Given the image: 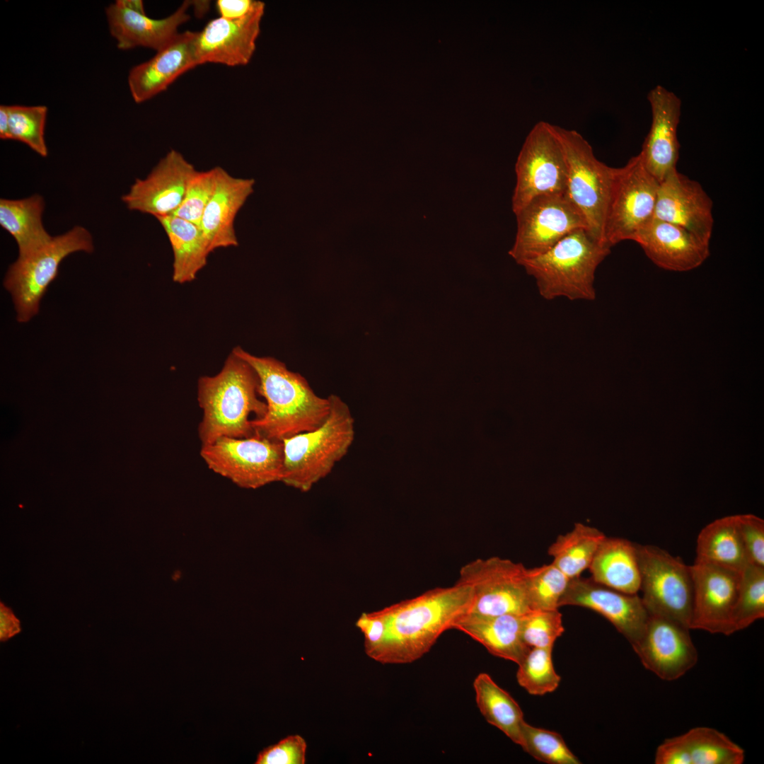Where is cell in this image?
I'll return each instance as SVG.
<instances>
[{
  "label": "cell",
  "mask_w": 764,
  "mask_h": 764,
  "mask_svg": "<svg viewBox=\"0 0 764 764\" xmlns=\"http://www.w3.org/2000/svg\"><path fill=\"white\" fill-rule=\"evenodd\" d=\"M473 591L457 581L436 587L382 609L386 632L382 644L369 656L383 664H405L419 659L439 637L469 613Z\"/></svg>",
  "instance_id": "cell-1"
},
{
  "label": "cell",
  "mask_w": 764,
  "mask_h": 764,
  "mask_svg": "<svg viewBox=\"0 0 764 764\" xmlns=\"http://www.w3.org/2000/svg\"><path fill=\"white\" fill-rule=\"evenodd\" d=\"M232 352L255 370L260 394L267 404L264 417L251 422L254 436L283 441L314 430L325 422L330 411L329 396L316 395L300 374L289 371L273 357H256L240 347Z\"/></svg>",
  "instance_id": "cell-2"
},
{
  "label": "cell",
  "mask_w": 764,
  "mask_h": 764,
  "mask_svg": "<svg viewBox=\"0 0 764 764\" xmlns=\"http://www.w3.org/2000/svg\"><path fill=\"white\" fill-rule=\"evenodd\" d=\"M260 395L257 374L233 352L218 374L200 377L197 401L203 412L198 427L202 446L221 437L253 436L251 415L258 419L267 412V404L259 399Z\"/></svg>",
  "instance_id": "cell-3"
},
{
  "label": "cell",
  "mask_w": 764,
  "mask_h": 764,
  "mask_svg": "<svg viewBox=\"0 0 764 764\" xmlns=\"http://www.w3.org/2000/svg\"><path fill=\"white\" fill-rule=\"evenodd\" d=\"M610 252L586 228H579L521 266L535 279L540 295L546 300L594 301L596 270Z\"/></svg>",
  "instance_id": "cell-4"
},
{
  "label": "cell",
  "mask_w": 764,
  "mask_h": 764,
  "mask_svg": "<svg viewBox=\"0 0 764 764\" xmlns=\"http://www.w3.org/2000/svg\"><path fill=\"white\" fill-rule=\"evenodd\" d=\"M330 411L317 429L283 440L282 482L308 492L328 476L346 456L354 439V420L350 408L340 397L329 396Z\"/></svg>",
  "instance_id": "cell-5"
},
{
  "label": "cell",
  "mask_w": 764,
  "mask_h": 764,
  "mask_svg": "<svg viewBox=\"0 0 764 764\" xmlns=\"http://www.w3.org/2000/svg\"><path fill=\"white\" fill-rule=\"evenodd\" d=\"M93 250L90 232L76 226L66 233L52 237L42 248L18 259L8 268L4 287L12 296L20 323H26L37 314L40 303L48 286L58 274L59 265L69 255Z\"/></svg>",
  "instance_id": "cell-6"
},
{
  "label": "cell",
  "mask_w": 764,
  "mask_h": 764,
  "mask_svg": "<svg viewBox=\"0 0 764 764\" xmlns=\"http://www.w3.org/2000/svg\"><path fill=\"white\" fill-rule=\"evenodd\" d=\"M555 129L567 161L565 193L581 213L591 236L605 245L604 222L615 168L600 161L576 130L556 125Z\"/></svg>",
  "instance_id": "cell-7"
},
{
  "label": "cell",
  "mask_w": 764,
  "mask_h": 764,
  "mask_svg": "<svg viewBox=\"0 0 764 764\" xmlns=\"http://www.w3.org/2000/svg\"><path fill=\"white\" fill-rule=\"evenodd\" d=\"M635 546L641 598L649 614L670 618L690 629L693 595L690 566L656 546Z\"/></svg>",
  "instance_id": "cell-8"
},
{
  "label": "cell",
  "mask_w": 764,
  "mask_h": 764,
  "mask_svg": "<svg viewBox=\"0 0 764 764\" xmlns=\"http://www.w3.org/2000/svg\"><path fill=\"white\" fill-rule=\"evenodd\" d=\"M515 171L514 214L538 196L565 193L567 161L555 125L540 121L532 127L519 154Z\"/></svg>",
  "instance_id": "cell-9"
},
{
  "label": "cell",
  "mask_w": 764,
  "mask_h": 764,
  "mask_svg": "<svg viewBox=\"0 0 764 764\" xmlns=\"http://www.w3.org/2000/svg\"><path fill=\"white\" fill-rule=\"evenodd\" d=\"M527 571L521 563L497 556L465 564L459 571L458 581L470 585L473 591L468 613L522 616L532 611L528 597Z\"/></svg>",
  "instance_id": "cell-10"
},
{
  "label": "cell",
  "mask_w": 764,
  "mask_h": 764,
  "mask_svg": "<svg viewBox=\"0 0 764 764\" xmlns=\"http://www.w3.org/2000/svg\"><path fill=\"white\" fill-rule=\"evenodd\" d=\"M200 455L210 470L242 487L255 489L282 480V441L255 436L221 437L202 446Z\"/></svg>",
  "instance_id": "cell-11"
},
{
  "label": "cell",
  "mask_w": 764,
  "mask_h": 764,
  "mask_svg": "<svg viewBox=\"0 0 764 764\" xmlns=\"http://www.w3.org/2000/svg\"><path fill=\"white\" fill-rule=\"evenodd\" d=\"M659 182L645 168L637 154L615 168L603 228V242L611 248L632 239L654 218Z\"/></svg>",
  "instance_id": "cell-12"
},
{
  "label": "cell",
  "mask_w": 764,
  "mask_h": 764,
  "mask_svg": "<svg viewBox=\"0 0 764 764\" xmlns=\"http://www.w3.org/2000/svg\"><path fill=\"white\" fill-rule=\"evenodd\" d=\"M517 231L509 254L517 264L539 256L586 221L566 193L538 196L515 214Z\"/></svg>",
  "instance_id": "cell-13"
},
{
  "label": "cell",
  "mask_w": 764,
  "mask_h": 764,
  "mask_svg": "<svg viewBox=\"0 0 764 764\" xmlns=\"http://www.w3.org/2000/svg\"><path fill=\"white\" fill-rule=\"evenodd\" d=\"M689 628L670 618L649 614L641 638L633 645L642 665L664 681H675L698 659Z\"/></svg>",
  "instance_id": "cell-14"
},
{
  "label": "cell",
  "mask_w": 764,
  "mask_h": 764,
  "mask_svg": "<svg viewBox=\"0 0 764 764\" xmlns=\"http://www.w3.org/2000/svg\"><path fill=\"white\" fill-rule=\"evenodd\" d=\"M690 568L693 587L690 630L733 634L732 614L741 572L695 562Z\"/></svg>",
  "instance_id": "cell-15"
},
{
  "label": "cell",
  "mask_w": 764,
  "mask_h": 764,
  "mask_svg": "<svg viewBox=\"0 0 764 764\" xmlns=\"http://www.w3.org/2000/svg\"><path fill=\"white\" fill-rule=\"evenodd\" d=\"M590 609L608 620L631 644L643 635L649 614L641 597L623 593L581 576L570 579L560 607Z\"/></svg>",
  "instance_id": "cell-16"
},
{
  "label": "cell",
  "mask_w": 764,
  "mask_h": 764,
  "mask_svg": "<svg viewBox=\"0 0 764 764\" xmlns=\"http://www.w3.org/2000/svg\"><path fill=\"white\" fill-rule=\"evenodd\" d=\"M197 171L180 152L172 149L146 178L135 180L122 200L129 209L156 218L172 214L181 204Z\"/></svg>",
  "instance_id": "cell-17"
},
{
  "label": "cell",
  "mask_w": 764,
  "mask_h": 764,
  "mask_svg": "<svg viewBox=\"0 0 764 764\" xmlns=\"http://www.w3.org/2000/svg\"><path fill=\"white\" fill-rule=\"evenodd\" d=\"M265 6L264 2L255 1L251 10L241 18L228 20L219 17L209 21L198 32L197 37L196 52L199 65L247 64L255 50Z\"/></svg>",
  "instance_id": "cell-18"
},
{
  "label": "cell",
  "mask_w": 764,
  "mask_h": 764,
  "mask_svg": "<svg viewBox=\"0 0 764 764\" xmlns=\"http://www.w3.org/2000/svg\"><path fill=\"white\" fill-rule=\"evenodd\" d=\"M712 204L698 182L676 169L659 183L654 218L681 226L710 243Z\"/></svg>",
  "instance_id": "cell-19"
},
{
  "label": "cell",
  "mask_w": 764,
  "mask_h": 764,
  "mask_svg": "<svg viewBox=\"0 0 764 764\" xmlns=\"http://www.w3.org/2000/svg\"><path fill=\"white\" fill-rule=\"evenodd\" d=\"M647 98L652 124L639 156L645 168L660 183L677 169L681 102L673 92L659 85L649 92Z\"/></svg>",
  "instance_id": "cell-20"
},
{
  "label": "cell",
  "mask_w": 764,
  "mask_h": 764,
  "mask_svg": "<svg viewBox=\"0 0 764 764\" xmlns=\"http://www.w3.org/2000/svg\"><path fill=\"white\" fill-rule=\"evenodd\" d=\"M631 241L638 243L656 266L669 271L694 270L710 254V243L681 226L656 218L643 225Z\"/></svg>",
  "instance_id": "cell-21"
},
{
  "label": "cell",
  "mask_w": 764,
  "mask_h": 764,
  "mask_svg": "<svg viewBox=\"0 0 764 764\" xmlns=\"http://www.w3.org/2000/svg\"><path fill=\"white\" fill-rule=\"evenodd\" d=\"M197 35L196 31L179 33L153 57L132 67L127 81L134 102L152 98L180 76L199 65L196 52Z\"/></svg>",
  "instance_id": "cell-22"
},
{
  "label": "cell",
  "mask_w": 764,
  "mask_h": 764,
  "mask_svg": "<svg viewBox=\"0 0 764 764\" xmlns=\"http://www.w3.org/2000/svg\"><path fill=\"white\" fill-rule=\"evenodd\" d=\"M191 5L192 1H185L168 17L154 19L117 0L105 8V13L110 33L117 41L118 49L144 47L157 52L177 36L180 25L189 21L187 9Z\"/></svg>",
  "instance_id": "cell-23"
},
{
  "label": "cell",
  "mask_w": 764,
  "mask_h": 764,
  "mask_svg": "<svg viewBox=\"0 0 764 764\" xmlns=\"http://www.w3.org/2000/svg\"><path fill=\"white\" fill-rule=\"evenodd\" d=\"M216 185L200 224L211 251L238 245L234 220L253 192L255 180L235 178L220 166L215 167Z\"/></svg>",
  "instance_id": "cell-24"
},
{
  "label": "cell",
  "mask_w": 764,
  "mask_h": 764,
  "mask_svg": "<svg viewBox=\"0 0 764 764\" xmlns=\"http://www.w3.org/2000/svg\"><path fill=\"white\" fill-rule=\"evenodd\" d=\"M522 616L467 613L455 623L453 629L466 634L492 655L518 664L530 649L522 638Z\"/></svg>",
  "instance_id": "cell-25"
},
{
  "label": "cell",
  "mask_w": 764,
  "mask_h": 764,
  "mask_svg": "<svg viewBox=\"0 0 764 764\" xmlns=\"http://www.w3.org/2000/svg\"><path fill=\"white\" fill-rule=\"evenodd\" d=\"M591 579L615 590L636 594L640 573L635 543L619 538H606L589 567Z\"/></svg>",
  "instance_id": "cell-26"
},
{
  "label": "cell",
  "mask_w": 764,
  "mask_h": 764,
  "mask_svg": "<svg viewBox=\"0 0 764 764\" xmlns=\"http://www.w3.org/2000/svg\"><path fill=\"white\" fill-rule=\"evenodd\" d=\"M156 219L163 228L172 248L173 280L179 284L195 280L212 253L202 229L173 214Z\"/></svg>",
  "instance_id": "cell-27"
},
{
  "label": "cell",
  "mask_w": 764,
  "mask_h": 764,
  "mask_svg": "<svg viewBox=\"0 0 764 764\" xmlns=\"http://www.w3.org/2000/svg\"><path fill=\"white\" fill-rule=\"evenodd\" d=\"M43 198L35 195L21 199H0V225L15 239L18 257H25L52 238L44 228Z\"/></svg>",
  "instance_id": "cell-28"
},
{
  "label": "cell",
  "mask_w": 764,
  "mask_h": 764,
  "mask_svg": "<svg viewBox=\"0 0 764 764\" xmlns=\"http://www.w3.org/2000/svg\"><path fill=\"white\" fill-rule=\"evenodd\" d=\"M695 562L708 563L741 572L751 564L736 515L725 516L707 525L697 540Z\"/></svg>",
  "instance_id": "cell-29"
},
{
  "label": "cell",
  "mask_w": 764,
  "mask_h": 764,
  "mask_svg": "<svg viewBox=\"0 0 764 764\" xmlns=\"http://www.w3.org/2000/svg\"><path fill=\"white\" fill-rule=\"evenodd\" d=\"M473 689L478 707L486 721L520 746L525 720L517 702L486 673L475 677Z\"/></svg>",
  "instance_id": "cell-30"
},
{
  "label": "cell",
  "mask_w": 764,
  "mask_h": 764,
  "mask_svg": "<svg viewBox=\"0 0 764 764\" xmlns=\"http://www.w3.org/2000/svg\"><path fill=\"white\" fill-rule=\"evenodd\" d=\"M605 538L596 528L577 523L570 531L560 535L548 552L552 557V563L572 579L589 569Z\"/></svg>",
  "instance_id": "cell-31"
},
{
  "label": "cell",
  "mask_w": 764,
  "mask_h": 764,
  "mask_svg": "<svg viewBox=\"0 0 764 764\" xmlns=\"http://www.w3.org/2000/svg\"><path fill=\"white\" fill-rule=\"evenodd\" d=\"M682 736L691 764H741L744 762V750L715 729L695 727Z\"/></svg>",
  "instance_id": "cell-32"
},
{
  "label": "cell",
  "mask_w": 764,
  "mask_h": 764,
  "mask_svg": "<svg viewBox=\"0 0 764 764\" xmlns=\"http://www.w3.org/2000/svg\"><path fill=\"white\" fill-rule=\"evenodd\" d=\"M764 617V567L748 565L741 572L733 610L732 632L742 630Z\"/></svg>",
  "instance_id": "cell-33"
},
{
  "label": "cell",
  "mask_w": 764,
  "mask_h": 764,
  "mask_svg": "<svg viewBox=\"0 0 764 764\" xmlns=\"http://www.w3.org/2000/svg\"><path fill=\"white\" fill-rule=\"evenodd\" d=\"M552 647L530 648L518 664V683L529 694L543 695L555 691L561 681L553 666Z\"/></svg>",
  "instance_id": "cell-34"
},
{
  "label": "cell",
  "mask_w": 764,
  "mask_h": 764,
  "mask_svg": "<svg viewBox=\"0 0 764 764\" xmlns=\"http://www.w3.org/2000/svg\"><path fill=\"white\" fill-rule=\"evenodd\" d=\"M569 581L553 563L528 568L527 591L532 610L558 609Z\"/></svg>",
  "instance_id": "cell-35"
},
{
  "label": "cell",
  "mask_w": 764,
  "mask_h": 764,
  "mask_svg": "<svg viewBox=\"0 0 764 764\" xmlns=\"http://www.w3.org/2000/svg\"><path fill=\"white\" fill-rule=\"evenodd\" d=\"M10 139L28 145L42 157L47 156L45 126L47 114L45 105H7Z\"/></svg>",
  "instance_id": "cell-36"
},
{
  "label": "cell",
  "mask_w": 764,
  "mask_h": 764,
  "mask_svg": "<svg viewBox=\"0 0 764 764\" xmlns=\"http://www.w3.org/2000/svg\"><path fill=\"white\" fill-rule=\"evenodd\" d=\"M522 748L536 760L549 764H580L562 736L557 732L533 727L524 722Z\"/></svg>",
  "instance_id": "cell-37"
},
{
  "label": "cell",
  "mask_w": 764,
  "mask_h": 764,
  "mask_svg": "<svg viewBox=\"0 0 764 764\" xmlns=\"http://www.w3.org/2000/svg\"><path fill=\"white\" fill-rule=\"evenodd\" d=\"M522 638L529 648L553 647L565 632L558 609L534 610L522 616Z\"/></svg>",
  "instance_id": "cell-38"
},
{
  "label": "cell",
  "mask_w": 764,
  "mask_h": 764,
  "mask_svg": "<svg viewBox=\"0 0 764 764\" xmlns=\"http://www.w3.org/2000/svg\"><path fill=\"white\" fill-rule=\"evenodd\" d=\"M215 185V168L197 171L189 181L181 204L172 214L200 228L204 211L212 197Z\"/></svg>",
  "instance_id": "cell-39"
},
{
  "label": "cell",
  "mask_w": 764,
  "mask_h": 764,
  "mask_svg": "<svg viewBox=\"0 0 764 764\" xmlns=\"http://www.w3.org/2000/svg\"><path fill=\"white\" fill-rule=\"evenodd\" d=\"M307 743L299 734H291L262 749L255 764H305Z\"/></svg>",
  "instance_id": "cell-40"
},
{
  "label": "cell",
  "mask_w": 764,
  "mask_h": 764,
  "mask_svg": "<svg viewBox=\"0 0 764 764\" xmlns=\"http://www.w3.org/2000/svg\"><path fill=\"white\" fill-rule=\"evenodd\" d=\"M736 519L750 562L764 567V521L753 514L736 515Z\"/></svg>",
  "instance_id": "cell-41"
},
{
  "label": "cell",
  "mask_w": 764,
  "mask_h": 764,
  "mask_svg": "<svg viewBox=\"0 0 764 764\" xmlns=\"http://www.w3.org/2000/svg\"><path fill=\"white\" fill-rule=\"evenodd\" d=\"M356 626L364 637V650L369 656L383 642L386 632V620L381 610L364 613L358 618Z\"/></svg>",
  "instance_id": "cell-42"
},
{
  "label": "cell",
  "mask_w": 764,
  "mask_h": 764,
  "mask_svg": "<svg viewBox=\"0 0 764 764\" xmlns=\"http://www.w3.org/2000/svg\"><path fill=\"white\" fill-rule=\"evenodd\" d=\"M656 764H691L682 734L665 739L656 748Z\"/></svg>",
  "instance_id": "cell-43"
},
{
  "label": "cell",
  "mask_w": 764,
  "mask_h": 764,
  "mask_svg": "<svg viewBox=\"0 0 764 764\" xmlns=\"http://www.w3.org/2000/svg\"><path fill=\"white\" fill-rule=\"evenodd\" d=\"M255 2V0H217L216 7L221 18L234 20L245 16Z\"/></svg>",
  "instance_id": "cell-44"
},
{
  "label": "cell",
  "mask_w": 764,
  "mask_h": 764,
  "mask_svg": "<svg viewBox=\"0 0 764 764\" xmlns=\"http://www.w3.org/2000/svg\"><path fill=\"white\" fill-rule=\"evenodd\" d=\"M19 620L11 609L1 602L0 604V639L5 642L21 632Z\"/></svg>",
  "instance_id": "cell-45"
},
{
  "label": "cell",
  "mask_w": 764,
  "mask_h": 764,
  "mask_svg": "<svg viewBox=\"0 0 764 764\" xmlns=\"http://www.w3.org/2000/svg\"><path fill=\"white\" fill-rule=\"evenodd\" d=\"M0 138L3 140L10 139L8 114L6 105H0Z\"/></svg>",
  "instance_id": "cell-46"
},
{
  "label": "cell",
  "mask_w": 764,
  "mask_h": 764,
  "mask_svg": "<svg viewBox=\"0 0 764 764\" xmlns=\"http://www.w3.org/2000/svg\"><path fill=\"white\" fill-rule=\"evenodd\" d=\"M192 2V4L195 5V10L197 14H200L201 16L203 15V13L207 11L209 8L207 6L209 4V2L207 1H194L195 3H193V1Z\"/></svg>",
  "instance_id": "cell-47"
}]
</instances>
